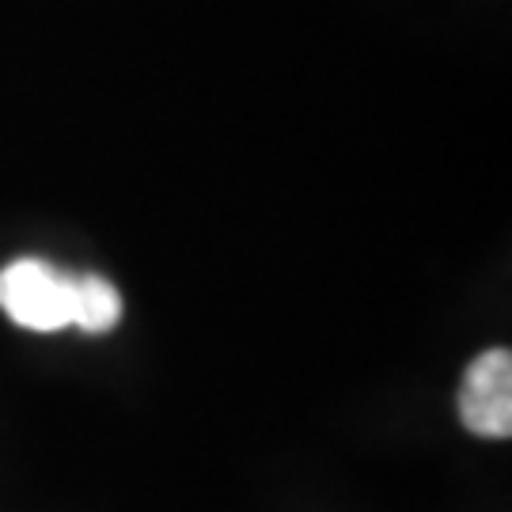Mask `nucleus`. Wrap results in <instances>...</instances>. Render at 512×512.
Returning a JSON list of instances; mask_svg holds the SVG:
<instances>
[{"label":"nucleus","mask_w":512,"mask_h":512,"mask_svg":"<svg viewBox=\"0 0 512 512\" xmlns=\"http://www.w3.org/2000/svg\"><path fill=\"white\" fill-rule=\"evenodd\" d=\"M459 421L478 437L505 440L512 433V357L509 349L478 353L463 372Z\"/></svg>","instance_id":"2"},{"label":"nucleus","mask_w":512,"mask_h":512,"mask_svg":"<svg viewBox=\"0 0 512 512\" xmlns=\"http://www.w3.org/2000/svg\"><path fill=\"white\" fill-rule=\"evenodd\" d=\"M0 311L23 330L73 327V270L46 258H16L0 270Z\"/></svg>","instance_id":"1"},{"label":"nucleus","mask_w":512,"mask_h":512,"mask_svg":"<svg viewBox=\"0 0 512 512\" xmlns=\"http://www.w3.org/2000/svg\"><path fill=\"white\" fill-rule=\"evenodd\" d=\"M122 323V293L99 274H73V327L110 334Z\"/></svg>","instance_id":"3"}]
</instances>
